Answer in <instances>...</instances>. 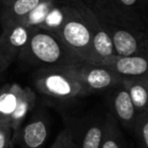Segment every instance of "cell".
<instances>
[{
	"mask_svg": "<svg viewBox=\"0 0 148 148\" xmlns=\"http://www.w3.org/2000/svg\"><path fill=\"white\" fill-rule=\"evenodd\" d=\"M109 35L117 55L147 58L148 35L146 21L141 15L115 5L110 0L85 1Z\"/></svg>",
	"mask_w": 148,
	"mask_h": 148,
	"instance_id": "6da1fadb",
	"label": "cell"
},
{
	"mask_svg": "<svg viewBox=\"0 0 148 148\" xmlns=\"http://www.w3.org/2000/svg\"><path fill=\"white\" fill-rule=\"evenodd\" d=\"M18 58L39 68H63L81 62L57 34L36 25Z\"/></svg>",
	"mask_w": 148,
	"mask_h": 148,
	"instance_id": "7a4b0ae2",
	"label": "cell"
},
{
	"mask_svg": "<svg viewBox=\"0 0 148 148\" xmlns=\"http://www.w3.org/2000/svg\"><path fill=\"white\" fill-rule=\"evenodd\" d=\"M61 18L52 31L76 54L81 61L95 63V57L88 27L71 0H63L59 5Z\"/></svg>",
	"mask_w": 148,
	"mask_h": 148,
	"instance_id": "3957f363",
	"label": "cell"
},
{
	"mask_svg": "<svg viewBox=\"0 0 148 148\" xmlns=\"http://www.w3.org/2000/svg\"><path fill=\"white\" fill-rule=\"evenodd\" d=\"M36 103V95L29 87L8 83L0 87V123H6L13 131V142L19 129Z\"/></svg>",
	"mask_w": 148,
	"mask_h": 148,
	"instance_id": "277c9868",
	"label": "cell"
},
{
	"mask_svg": "<svg viewBox=\"0 0 148 148\" xmlns=\"http://www.w3.org/2000/svg\"><path fill=\"white\" fill-rule=\"evenodd\" d=\"M34 83L42 95L63 101L88 95L82 85L63 68H40L34 75Z\"/></svg>",
	"mask_w": 148,
	"mask_h": 148,
	"instance_id": "5b68a950",
	"label": "cell"
},
{
	"mask_svg": "<svg viewBox=\"0 0 148 148\" xmlns=\"http://www.w3.org/2000/svg\"><path fill=\"white\" fill-rule=\"evenodd\" d=\"M76 79L87 93L111 90L122 82L123 77L112 70L90 62L81 61L63 67Z\"/></svg>",
	"mask_w": 148,
	"mask_h": 148,
	"instance_id": "8992f818",
	"label": "cell"
},
{
	"mask_svg": "<svg viewBox=\"0 0 148 148\" xmlns=\"http://www.w3.org/2000/svg\"><path fill=\"white\" fill-rule=\"evenodd\" d=\"M34 25L25 21L1 25L0 34V73L18 58L27 45Z\"/></svg>",
	"mask_w": 148,
	"mask_h": 148,
	"instance_id": "52a82bcc",
	"label": "cell"
},
{
	"mask_svg": "<svg viewBox=\"0 0 148 148\" xmlns=\"http://www.w3.org/2000/svg\"><path fill=\"white\" fill-rule=\"evenodd\" d=\"M71 2L79 11L88 27L91 42H92L93 51H95V57H97L95 62L101 58H105L116 54L113 43H112L109 35L106 33L103 27H101L97 15L92 11V9L89 7V5L84 0H71Z\"/></svg>",
	"mask_w": 148,
	"mask_h": 148,
	"instance_id": "ba28073f",
	"label": "cell"
},
{
	"mask_svg": "<svg viewBox=\"0 0 148 148\" xmlns=\"http://www.w3.org/2000/svg\"><path fill=\"white\" fill-rule=\"evenodd\" d=\"M95 64L103 66L122 77L148 76L147 58L142 56H121L114 54L101 58Z\"/></svg>",
	"mask_w": 148,
	"mask_h": 148,
	"instance_id": "9c48e42d",
	"label": "cell"
},
{
	"mask_svg": "<svg viewBox=\"0 0 148 148\" xmlns=\"http://www.w3.org/2000/svg\"><path fill=\"white\" fill-rule=\"evenodd\" d=\"M110 106L111 114L115 117L118 123L121 124L127 131L132 133L138 114L122 83L112 88V92L110 95Z\"/></svg>",
	"mask_w": 148,
	"mask_h": 148,
	"instance_id": "30bf717a",
	"label": "cell"
},
{
	"mask_svg": "<svg viewBox=\"0 0 148 148\" xmlns=\"http://www.w3.org/2000/svg\"><path fill=\"white\" fill-rule=\"evenodd\" d=\"M68 126L77 148H99L103 133L105 118H91L86 121L74 123Z\"/></svg>",
	"mask_w": 148,
	"mask_h": 148,
	"instance_id": "8fae6325",
	"label": "cell"
},
{
	"mask_svg": "<svg viewBox=\"0 0 148 148\" xmlns=\"http://www.w3.org/2000/svg\"><path fill=\"white\" fill-rule=\"evenodd\" d=\"M49 121L42 114L34 116L25 126L19 129L15 140L23 148H42L49 136Z\"/></svg>",
	"mask_w": 148,
	"mask_h": 148,
	"instance_id": "7c38bea8",
	"label": "cell"
},
{
	"mask_svg": "<svg viewBox=\"0 0 148 148\" xmlns=\"http://www.w3.org/2000/svg\"><path fill=\"white\" fill-rule=\"evenodd\" d=\"M44 0H11L1 5L0 25L25 21L29 15L43 2Z\"/></svg>",
	"mask_w": 148,
	"mask_h": 148,
	"instance_id": "4fadbf2b",
	"label": "cell"
},
{
	"mask_svg": "<svg viewBox=\"0 0 148 148\" xmlns=\"http://www.w3.org/2000/svg\"><path fill=\"white\" fill-rule=\"evenodd\" d=\"M121 83L127 90L137 114L148 111V76L123 77Z\"/></svg>",
	"mask_w": 148,
	"mask_h": 148,
	"instance_id": "5bb4252c",
	"label": "cell"
},
{
	"mask_svg": "<svg viewBox=\"0 0 148 148\" xmlns=\"http://www.w3.org/2000/svg\"><path fill=\"white\" fill-rule=\"evenodd\" d=\"M99 148H127L119 123L111 113L105 117L103 133Z\"/></svg>",
	"mask_w": 148,
	"mask_h": 148,
	"instance_id": "9a60e30c",
	"label": "cell"
},
{
	"mask_svg": "<svg viewBox=\"0 0 148 148\" xmlns=\"http://www.w3.org/2000/svg\"><path fill=\"white\" fill-rule=\"evenodd\" d=\"M132 133L135 136L139 148H148V111L137 115Z\"/></svg>",
	"mask_w": 148,
	"mask_h": 148,
	"instance_id": "2e32d148",
	"label": "cell"
},
{
	"mask_svg": "<svg viewBox=\"0 0 148 148\" xmlns=\"http://www.w3.org/2000/svg\"><path fill=\"white\" fill-rule=\"evenodd\" d=\"M51 148H77L72 136L71 130L68 127L63 129L57 136Z\"/></svg>",
	"mask_w": 148,
	"mask_h": 148,
	"instance_id": "e0dca14e",
	"label": "cell"
},
{
	"mask_svg": "<svg viewBox=\"0 0 148 148\" xmlns=\"http://www.w3.org/2000/svg\"><path fill=\"white\" fill-rule=\"evenodd\" d=\"M13 131L6 123H0V148H12Z\"/></svg>",
	"mask_w": 148,
	"mask_h": 148,
	"instance_id": "ac0fdd59",
	"label": "cell"
},
{
	"mask_svg": "<svg viewBox=\"0 0 148 148\" xmlns=\"http://www.w3.org/2000/svg\"><path fill=\"white\" fill-rule=\"evenodd\" d=\"M110 1L125 10L141 15L140 11L144 0H110Z\"/></svg>",
	"mask_w": 148,
	"mask_h": 148,
	"instance_id": "d6986e66",
	"label": "cell"
},
{
	"mask_svg": "<svg viewBox=\"0 0 148 148\" xmlns=\"http://www.w3.org/2000/svg\"><path fill=\"white\" fill-rule=\"evenodd\" d=\"M9 1H11V0H0V5L6 4V3H8Z\"/></svg>",
	"mask_w": 148,
	"mask_h": 148,
	"instance_id": "ffe728a7",
	"label": "cell"
}]
</instances>
